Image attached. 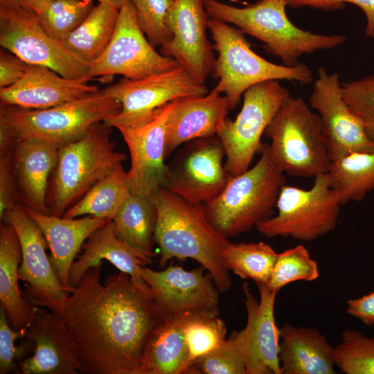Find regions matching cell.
<instances>
[{"label":"cell","instance_id":"18","mask_svg":"<svg viewBox=\"0 0 374 374\" xmlns=\"http://www.w3.org/2000/svg\"><path fill=\"white\" fill-rule=\"evenodd\" d=\"M208 19L204 0H175L165 18L171 38L160 48L163 55L175 59L202 84L215 59L206 34Z\"/></svg>","mask_w":374,"mask_h":374},{"label":"cell","instance_id":"16","mask_svg":"<svg viewBox=\"0 0 374 374\" xmlns=\"http://www.w3.org/2000/svg\"><path fill=\"white\" fill-rule=\"evenodd\" d=\"M309 103L320 118L332 161L354 152H374L362 120L343 98L338 73L319 68Z\"/></svg>","mask_w":374,"mask_h":374},{"label":"cell","instance_id":"1","mask_svg":"<svg viewBox=\"0 0 374 374\" xmlns=\"http://www.w3.org/2000/svg\"><path fill=\"white\" fill-rule=\"evenodd\" d=\"M102 262L68 288L58 308L74 344L81 372L141 374L148 338L163 318L150 290L125 272L100 280Z\"/></svg>","mask_w":374,"mask_h":374},{"label":"cell","instance_id":"44","mask_svg":"<svg viewBox=\"0 0 374 374\" xmlns=\"http://www.w3.org/2000/svg\"><path fill=\"white\" fill-rule=\"evenodd\" d=\"M19 204L10 150L0 156V218Z\"/></svg>","mask_w":374,"mask_h":374},{"label":"cell","instance_id":"19","mask_svg":"<svg viewBox=\"0 0 374 374\" xmlns=\"http://www.w3.org/2000/svg\"><path fill=\"white\" fill-rule=\"evenodd\" d=\"M30 355L19 365L21 374H77L81 366L65 322L55 312L35 305L26 336Z\"/></svg>","mask_w":374,"mask_h":374},{"label":"cell","instance_id":"20","mask_svg":"<svg viewBox=\"0 0 374 374\" xmlns=\"http://www.w3.org/2000/svg\"><path fill=\"white\" fill-rule=\"evenodd\" d=\"M175 100L164 105L155 117L143 125L117 128L130 154L127 177L132 194L152 196L163 186L168 169L164 163L166 125Z\"/></svg>","mask_w":374,"mask_h":374},{"label":"cell","instance_id":"14","mask_svg":"<svg viewBox=\"0 0 374 374\" xmlns=\"http://www.w3.org/2000/svg\"><path fill=\"white\" fill-rule=\"evenodd\" d=\"M224 148L217 135L185 143L168 166L163 188L195 204L215 198L231 175L223 159Z\"/></svg>","mask_w":374,"mask_h":374},{"label":"cell","instance_id":"3","mask_svg":"<svg viewBox=\"0 0 374 374\" xmlns=\"http://www.w3.org/2000/svg\"><path fill=\"white\" fill-rule=\"evenodd\" d=\"M121 108V103L102 90L47 109L1 106L0 156L24 139H39L60 148L81 137L92 125L117 114Z\"/></svg>","mask_w":374,"mask_h":374},{"label":"cell","instance_id":"38","mask_svg":"<svg viewBox=\"0 0 374 374\" xmlns=\"http://www.w3.org/2000/svg\"><path fill=\"white\" fill-rule=\"evenodd\" d=\"M226 334L225 323L219 314H193L184 329L188 352V368L197 359L219 346L226 339Z\"/></svg>","mask_w":374,"mask_h":374},{"label":"cell","instance_id":"47","mask_svg":"<svg viewBox=\"0 0 374 374\" xmlns=\"http://www.w3.org/2000/svg\"><path fill=\"white\" fill-rule=\"evenodd\" d=\"M53 1L55 0H24L21 7L39 15Z\"/></svg>","mask_w":374,"mask_h":374},{"label":"cell","instance_id":"30","mask_svg":"<svg viewBox=\"0 0 374 374\" xmlns=\"http://www.w3.org/2000/svg\"><path fill=\"white\" fill-rule=\"evenodd\" d=\"M157 211L152 196L130 193L113 218L117 236L135 250L148 264L152 262V238Z\"/></svg>","mask_w":374,"mask_h":374},{"label":"cell","instance_id":"10","mask_svg":"<svg viewBox=\"0 0 374 374\" xmlns=\"http://www.w3.org/2000/svg\"><path fill=\"white\" fill-rule=\"evenodd\" d=\"M102 91L121 105L119 112L103 123L116 129L138 127L152 121L169 102L208 93L205 84L195 79L182 66L139 79L123 78Z\"/></svg>","mask_w":374,"mask_h":374},{"label":"cell","instance_id":"23","mask_svg":"<svg viewBox=\"0 0 374 374\" xmlns=\"http://www.w3.org/2000/svg\"><path fill=\"white\" fill-rule=\"evenodd\" d=\"M58 150L56 145L35 138L18 140L12 147L11 162L19 202L25 208L50 214L46 194Z\"/></svg>","mask_w":374,"mask_h":374},{"label":"cell","instance_id":"5","mask_svg":"<svg viewBox=\"0 0 374 374\" xmlns=\"http://www.w3.org/2000/svg\"><path fill=\"white\" fill-rule=\"evenodd\" d=\"M260 157L251 168L231 176L221 193L204 204L211 226L226 238L250 231L273 216L284 172L272 161L269 145L262 143Z\"/></svg>","mask_w":374,"mask_h":374},{"label":"cell","instance_id":"48","mask_svg":"<svg viewBox=\"0 0 374 374\" xmlns=\"http://www.w3.org/2000/svg\"><path fill=\"white\" fill-rule=\"evenodd\" d=\"M24 0H0V6L12 8L22 6Z\"/></svg>","mask_w":374,"mask_h":374},{"label":"cell","instance_id":"2","mask_svg":"<svg viewBox=\"0 0 374 374\" xmlns=\"http://www.w3.org/2000/svg\"><path fill=\"white\" fill-rule=\"evenodd\" d=\"M152 197L157 211L154 236L160 249V267L173 258H192L212 275L220 292L227 291L231 280L223 253L231 242L208 222L204 204L163 187Z\"/></svg>","mask_w":374,"mask_h":374},{"label":"cell","instance_id":"37","mask_svg":"<svg viewBox=\"0 0 374 374\" xmlns=\"http://www.w3.org/2000/svg\"><path fill=\"white\" fill-rule=\"evenodd\" d=\"M93 7L92 0H55L37 16L46 33L63 42Z\"/></svg>","mask_w":374,"mask_h":374},{"label":"cell","instance_id":"49","mask_svg":"<svg viewBox=\"0 0 374 374\" xmlns=\"http://www.w3.org/2000/svg\"><path fill=\"white\" fill-rule=\"evenodd\" d=\"M129 1L130 0H98V2L108 3L120 9L125 3Z\"/></svg>","mask_w":374,"mask_h":374},{"label":"cell","instance_id":"42","mask_svg":"<svg viewBox=\"0 0 374 374\" xmlns=\"http://www.w3.org/2000/svg\"><path fill=\"white\" fill-rule=\"evenodd\" d=\"M342 96L362 120L368 137L374 142V74L341 83Z\"/></svg>","mask_w":374,"mask_h":374},{"label":"cell","instance_id":"27","mask_svg":"<svg viewBox=\"0 0 374 374\" xmlns=\"http://www.w3.org/2000/svg\"><path fill=\"white\" fill-rule=\"evenodd\" d=\"M83 248V253L71 267L70 287L75 286L89 268L101 263L105 259L120 271L129 274L142 289L150 290L139 273L140 268L147 263L135 250L117 236L112 220L107 221L96 230L88 238Z\"/></svg>","mask_w":374,"mask_h":374},{"label":"cell","instance_id":"33","mask_svg":"<svg viewBox=\"0 0 374 374\" xmlns=\"http://www.w3.org/2000/svg\"><path fill=\"white\" fill-rule=\"evenodd\" d=\"M341 205L374 190V152H354L332 161L328 172Z\"/></svg>","mask_w":374,"mask_h":374},{"label":"cell","instance_id":"9","mask_svg":"<svg viewBox=\"0 0 374 374\" xmlns=\"http://www.w3.org/2000/svg\"><path fill=\"white\" fill-rule=\"evenodd\" d=\"M341 206L328 174L320 175L314 177L309 190L284 184L276 204L277 214L260 222L256 228L267 238L312 241L335 229Z\"/></svg>","mask_w":374,"mask_h":374},{"label":"cell","instance_id":"12","mask_svg":"<svg viewBox=\"0 0 374 374\" xmlns=\"http://www.w3.org/2000/svg\"><path fill=\"white\" fill-rule=\"evenodd\" d=\"M0 45L31 65L83 80L90 63L69 50L42 27L35 12L21 6H0Z\"/></svg>","mask_w":374,"mask_h":374},{"label":"cell","instance_id":"15","mask_svg":"<svg viewBox=\"0 0 374 374\" xmlns=\"http://www.w3.org/2000/svg\"><path fill=\"white\" fill-rule=\"evenodd\" d=\"M12 225L21 248L19 278L25 282L22 294L33 305L57 312L69 292L61 284L46 253L48 243L24 207L18 204L1 218Z\"/></svg>","mask_w":374,"mask_h":374},{"label":"cell","instance_id":"39","mask_svg":"<svg viewBox=\"0 0 374 374\" xmlns=\"http://www.w3.org/2000/svg\"><path fill=\"white\" fill-rule=\"evenodd\" d=\"M319 276L318 265L301 244L278 253L267 286L278 292L296 280L312 281Z\"/></svg>","mask_w":374,"mask_h":374},{"label":"cell","instance_id":"8","mask_svg":"<svg viewBox=\"0 0 374 374\" xmlns=\"http://www.w3.org/2000/svg\"><path fill=\"white\" fill-rule=\"evenodd\" d=\"M272 161L290 176L315 177L328 173L330 159L320 118L301 98L290 96L267 127Z\"/></svg>","mask_w":374,"mask_h":374},{"label":"cell","instance_id":"46","mask_svg":"<svg viewBox=\"0 0 374 374\" xmlns=\"http://www.w3.org/2000/svg\"><path fill=\"white\" fill-rule=\"evenodd\" d=\"M346 312L367 326L374 325V292L348 300Z\"/></svg>","mask_w":374,"mask_h":374},{"label":"cell","instance_id":"25","mask_svg":"<svg viewBox=\"0 0 374 374\" xmlns=\"http://www.w3.org/2000/svg\"><path fill=\"white\" fill-rule=\"evenodd\" d=\"M24 208L42 232L51 251L52 267L67 291L71 267L84 242L109 220L91 215L66 218Z\"/></svg>","mask_w":374,"mask_h":374},{"label":"cell","instance_id":"34","mask_svg":"<svg viewBox=\"0 0 374 374\" xmlns=\"http://www.w3.org/2000/svg\"><path fill=\"white\" fill-rule=\"evenodd\" d=\"M278 253L264 242L230 243L223 256L229 271L257 285L267 284Z\"/></svg>","mask_w":374,"mask_h":374},{"label":"cell","instance_id":"41","mask_svg":"<svg viewBox=\"0 0 374 374\" xmlns=\"http://www.w3.org/2000/svg\"><path fill=\"white\" fill-rule=\"evenodd\" d=\"M133 4L139 25L151 44L162 46L171 38L165 18L175 0H130Z\"/></svg>","mask_w":374,"mask_h":374},{"label":"cell","instance_id":"4","mask_svg":"<svg viewBox=\"0 0 374 374\" xmlns=\"http://www.w3.org/2000/svg\"><path fill=\"white\" fill-rule=\"evenodd\" d=\"M288 3L289 0H258L239 8L217 0H204V6L209 17L235 25L245 35L260 40L265 50L287 66L298 65L303 54L331 49L346 41L344 35H319L298 28L286 14Z\"/></svg>","mask_w":374,"mask_h":374},{"label":"cell","instance_id":"40","mask_svg":"<svg viewBox=\"0 0 374 374\" xmlns=\"http://www.w3.org/2000/svg\"><path fill=\"white\" fill-rule=\"evenodd\" d=\"M27 326L14 328L5 308L0 305V373H19L21 362L30 355L28 342L24 339Z\"/></svg>","mask_w":374,"mask_h":374},{"label":"cell","instance_id":"36","mask_svg":"<svg viewBox=\"0 0 374 374\" xmlns=\"http://www.w3.org/2000/svg\"><path fill=\"white\" fill-rule=\"evenodd\" d=\"M335 366L346 374H374V337L346 330L334 346Z\"/></svg>","mask_w":374,"mask_h":374},{"label":"cell","instance_id":"29","mask_svg":"<svg viewBox=\"0 0 374 374\" xmlns=\"http://www.w3.org/2000/svg\"><path fill=\"white\" fill-rule=\"evenodd\" d=\"M21 248L17 233L12 224L0 226V300L11 326L17 330L30 323L35 305L27 299L19 287V264Z\"/></svg>","mask_w":374,"mask_h":374},{"label":"cell","instance_id":"31","mask_svg":"<svg viewBox=\"0 0 374 374\" xmlns=\"http://www.w3.org/2000/svg\"><path fill=\"white\" fill-rule=\"evenodd\" d=\"M130 193L127 172L119 163L62 217L75 218L88 215L112 220Z\"/></svg>","mask_w":374,"mask_h":374},{"label":"cell","instance_id":"26","mask_svg":"<svg viewBox=\"0 0 374 374\" xmlns=\"http://www.w3.org/2000/svg\"><path fill=\"white\" fill-rule=\"evenodd\" d=\"M280 374H335V350L317 329L285 323L279 328Z\"/></svg>","mask_w":374,"mask_h":374},{"label":"cell","instance_id":"24","mask_svg":"<svg viewBox=\"0 0 374 374\" xmlns=\"http://www.w3.org/2000/svg\"><path fill=\"white\" fill-rule=\"evenodd\" d=\"M229 110L227 98L213 89L203 96L176 100L166 125V159L181 144L217 135Z\"/></svg>","mask_w":374,"mask_h":374},{"label":"cell","instance_id":"43","mask_svg":"<svg viewBox=\"0 0 374 374\" xmlns=\"http://www.w3.org/2000/svg\"><path fill=\"white\" fill-rule=\"evenodd\" d=\"M350 3L362 10L366 15L365 35L374 38V0H289L288 6L293 8L310 6L326 10L338 9L344 7V3Z\"/></svg>","mask_w":374,"mask_h":374},{"label":"cell","instance_id":"45","mask_svg":"<svg viewBox=\"0 0 374 374\" xmlns=\"http://www.w3.org/2000/svg\"><path fill=\"white\" fill-rule=\"evenodd\" d=\"M6 51L0 52V88L9 87L19 80L29 65L16 55Z\"/></svg>","mask_w":374,"mask_h":374},{"label":"cell","instance_id":"7","mask_svg":"<svg viewBox=\"0 0 374 374\" xmlns=\"http://www.w3.org/2000/svg\"><path fill=\"white\" fill-rule=\"evenodd\" d=\"M208 28L217 53L211 73L217 84L213 90L224 93L229 109H233L250 87L269 80H287L301 84L313 80L310 69L300 62L294 66L276 64L264 59L251 48L245 34L221 20L209 17Z\"/></svg>","mask_w":374,"mask_h":374},{"label":"cell","instance_id":"21","mask_svg":"<svg viewBox=\"0 0 374 374\" xmlns=\"http://www.w3.org/2000/svg\"><path fill=\"white\" fill-rule=\"evenodd\" d=\"M258 302L244 283L242 289L247 313L245 327L247 374H280L279 328L274 318V303L278 292L267 284L258 285Z\"/></svg>","mask_w":374,"mask_h":374},{"label":"cell","instance_id":"28","mask_svg":"<svg viewBox=\"0 0 374 374\" xmlns=\"http://www.w3.org/2000/svg\"><path fill=\"white\" fill-rule=\"evenodd\" d=\"M195 314L168 315L152 331L146 343L141 374H181L188 366L184 329Z\"/></svg>","mask_w":374,"mask_h":374},{"label":"cell","instance_id":"11","mask_svg":"<svg viewBox=\"0 0 374 374\" xmlns=\"http://www.w3.org/2000/svg\"><path fill=\"white\" fill-rule=\"evenodd\" d=\"M290 96L276 80L256 84L244 91L242 107L236 118H226L217 134L224 148V166L231 176L249 169L260 150L267 127Z\"/></svg>","mask_w":374,"mask_h":374},{"label":"cell","instance_id":"35","mask_svg":"<svg viewBox=\"0 0 374 374\" xmlns=\"http://www.w3.org/2000/svg\"><path fill=\"white\" fill-rule=\"evenodd\" d=\"M186 373L247 374L245 331H234L215 349L197 359Z\"/></svg>","mask_w":374,"mask_h":374},{"label":"cell","instance_id":"17","mask_svg":"<svg viewBox=\"0 0 374 374\" xmlns=\"http://www.w3.org/2000/svg\"><path fill=\"white\" fill-rule=\"evenodd\" d=\"M202 266L185 270L172 265L163 271L146 266L140 275L148 285L154 304L162 317L184 314H220L219 293L210 273Z\"/></svg>","mask_w":374,"mask_h":374},{"label":"cell","instance_id":"22","mask_svg":"<svg viewBox=\"0 0 374 374\" xmlns=\"http://www.w3.org/2000/svg\"><path fill=\"white\" fill-rule=\"evenodd\" d=\"M96 85L63 77L42 66L29 64L15 84L0 88L1 106L42 109L78 100L99 91Z\"/></svg>","mask_w":374,"mask_h":374},{"label":"cell","instance_id":"6","mask_svg":"<svg viewBox=\"0 0 374 374\" xmlns=\"http://www.w3.org/2000/svg\"><path fill=\"white\" fill-rule=\"evenodd\" d=\"M111 127L103 122L92 125L81 137L59 148L51 175L46 205L51 215L62 217L101 179L127 156L115 150Z\"/></svg>","mask_w":374,"mask_h":374},{"label":"cell","instance_id":"13","mask_svg":"<svg viewBox=\"0 0 374 374\" xmlns=\"http://www.w3.org/2000/svg\"><path fill=\"white\" fill-rule=\"evenodd\" d=\"M179 66L175 59L155 51L141 30L129 1L119 9L112 39L102 54L90 63L83 81L114 75L139 79Z\"/></svg>","mask_w":374,"mask_h":374},{"label":"cell","instance_id":"32","mask_svg":"<svg viewBox=\"0 0 374 374\" xmlns=\"http://www.w3.org/2000/svg\"><path fill=\"white\" fill-rule=\"evenodd\" d=\"M119 9L98 3L85 19L62 42L71 51L91 63L109 43L116 28Z\"/></svg>","mask_w":374,"mask_h":374}]
</instances>
